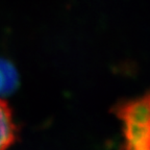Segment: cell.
Returning <instances> with one entry per match:
<instances>
[{
    "instance_id": "obj_1",
    "label": "cell",
    "mask_w": 150,
    "mask_h": 150,
    "mask_svg": "<svg viewBox=\"0 0 150 150\" xmlns=\"http://www.w3.org/2000/svg\"><path fill=\"white\" fill-rule=\"evenodd\" d=\"M124 125L125 150H150V92L116 110Z\"/></svg>"
},
{
    "instance_id": "obj_2",
    "label": "cell",
    "mask_w": 150,
    "mask_h": 150,
    "mask_svg": "<svg viewBox=\"0 0 150 150\" xmlns=\"http://www.w3.org/2000/svg\"><path fill=\"white\" fill-rule=\"evenodd\" d=\"M17 137V126L12 110L3 98H0V150H9Z\"/></svg>"
},
{
    "instance_id": "obj_3",
    "label": "cell",
    "mask_w": 150,
    "mask_h": 150,
    "mask_svg": "<svg viewBox=\"0 0 150 150\" xmlns=\"http://www.w3.org/2000/svg\"><path fill=\"white\" fill-rule=\"evenodd\" d=\"M18 75L15 67L3 59H0V98L13 93L17 88Z\"/></svg>"
}]
</instances>
